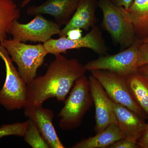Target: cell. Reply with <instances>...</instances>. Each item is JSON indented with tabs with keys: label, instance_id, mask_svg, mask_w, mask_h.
I'll list each match as a JSON object with an SVG mask.
<instances>
[{
	"label": "cell",
	"instance_id": "1",
	"mask_svg": "<svg viewBox=\"0 0 148 148\" xmlns=\"http://www.w3.org/2000/svg\"><path fill=\"white\" fill-rule=\"evenodd\" d=\"M86 71L75 58L68 59L61 54L56 56L45 74L27 84L26 104L41 105L51 98L59 102L65 101L75 83Z\"/></svg>",
	"mask_w": 148,
	"mask_h": 148
},
{
	"label": "cell",
	"instance_id": "2",
	"mask_svg": "<svg viewBox=\"0 0 148 148\" xmlns=\"http://www.w3.org/2000/svg\"><path fill=\"white\" fill-rule=\"evenodd\" d=\"M93 104L89 79L84 75L75 83L65 105L58 114L59 127L64 130L80 127L85 115Z\"/></svg>",
	"mask_w": 148,
	"mask_h": 148
},
{
	"label": "cell",
	"instance_id": "3",
	"mask_svg": "<svg viewBox=\"0 0 148 148\" xmlns=\"http://www.w3.org/2000/svg\"><path fill=\"white\" fill-rule=\"evenodd\" d=\"M1 44L17 65L18 73L27 84L36 77L38 69L49 54L43 43L28 45L12 39H6Z\"/></svg>",
	"mask_w": 148,
	"mask_h": 148
},
{
	"label": "cell",
	"instance_id": "4",
	"mask_svg": "<svg viewBox=\"0 0 148 148\" xmlns=\"http://www.w3.org/2000/svg\"><path fill=\"white\" fill-rule=\"evenodd\" d=\"M98 6L103 12V27L113 40L123 48L134 43L136 34L127 10L110 0H98Z\"/></svg>",
	"mask_w": 148,
	"mask_h": 148
},
{
	"label": "cell",
	"instance_id": "5",
	"mask_svg": "<svg viewBox=\"0 0 148 148\" xmlns=\"http://www.w3.org/2000/svg\"><path fill=\"white\" fill-rule=\"evenodd\" d=\"M0 58L4 62L6 77L0 90V104L9 111L23 108L27 102V84L20 76L5 48L0 44Z\"/></svg>",
	"mask_w": 148,
	"mask_h": 148
},
{
	"label": "cell",
	"instance_id": "6",
	"mask_svg": "<svg viewBox=\"0 0 148 148\" xmlns=\"http://www.w3.org/2000/svg\"><path fill=\"white\" fill-rule=\"evenodd\" d=\"M90 72L112 101L126 107L143 119L148 117L133 98L125 77L105 70Z\"/></svg>",
	"mask_w": 148,
	"mask_h": 148
},
{
	"label": "cell",
	"instance_id": "7",
	"mask_svg": "<svg viewBox=\"0 0 148 148\" xmlns=\"http://www.w3.org/2000/svg\"><path fill=\"white\" fill-rule=\"evenodd\" d=\"M139 41L119 53L101 56L88 62L85 65L86 71L105 70L121 76L126 77L138 71V46Z\"/></svg>",
	"mask_w": 148,
	"mask_h": 148
},
{
	"label": "cell",
	"instance_id": "8",
	"mask_svg": "<svg viewBox=\"0 0 148 148\" xmlns=\"http://www.w3.org/2000/svg\"><path fill=\"white\" fill-rule=\"evenodd\" d=\"M61 30V26L55 21L39 14L27 24H21L15 20L12 24L9 34L12 36L13 39L21 42L31 41L44 44L52 36L59 35Z\"/></svg>",
	"mask_w": 148,
	"mask_h": 148
},
{
	"label": "cell",
	"instance_id": "9",
	"mask_svg": "<svg viewBox=\"0 0 148 148\" xmlns=\"http://www.w3.org/2000/svg\"><path fill=\"white\" fill-rule=\"evenodd\" d=\"M49 53L56 56L61 53H67L70 49H90L100 55L105 54L107 51L105 41L98 26L92 27L91 31L78 40L69 39L66 37L54 39H50L44 43Z\"/></svg>",
	"mask_w": 148,
	"mask_h": 148
},
{
	"label": "cell",
	"instance_id": "10",
	"mask_svg": "<svg viewBox=\"0 0 148 148\" xmlns=\"http://www.w3.org/2000/svg\"><path fill=\"white\" fill-rule=\"evenodd\" d=\"M88 79L95 108V131L98 133L112 123L118 124L117 121L114 113L112 100L103 86L91 75Z\"/></svg>",
	"mask_w": 148,
	"mask_h": 148
},
{
	"label": "cell",
	"instance_id": "11",
	"mask_svg": "<svg viewBox=\"0 0 148 148\" xmlns=\"http://www.w3.org/2000/svg\"><path fill=\"white\" fill-rule=\"evenodd\" d=\"M24 108L25 116L34 123L50 148L65 147L53 126V111L44 108L42 105L26 104Z\"/></svg>",
	"mask_w": 148,
	"mask_h": 148
},
{
	"label": "cell",
	"instance_id": "12",
	"mask_svg": "<svg viewBox=\"0 0 148 148\" xmlns=\"http://www.w3.org/2000/svg\"><path fill=\"white\" fill-rule=\"evenodd\" d=\"M78 0H47L40 5H33L27 9L30 16L42 14L53 16L58 25H66L76 10Z\"/></svg>",
	"mask_w": 148,
	"mask_h": 148
},
{
	"label": "cell",
	"instance_id": "13",
	"mask_svg": "<svg viewBox=\"0 0 148 148\" xmlns=\"http://www.w3.org/2000/svg\"><path fill=\"white\" fill-rule=\"evenodd\" d=\"M112 103L123 138L137 143L144 133L147 123L144 119L125 106L112 100Z\"/></svg>",
	"mask_w": 148,
	"mask_h": 148
},
{
	"label": "cell",
	"instance_id": "14",
	"mask_svg": "<svg viewBox=\"0 0 148 148\" xmlns=\"http://www.w3.org/2000/svg\"><path fill=\"white\" fill-rule=\"evenodd\" d=\"M97 6V0H78L75 11L69 23L61 29L59 38L66 37L71 29L78 28L87 31L95 26L98 21L95 14Z\"/></svg>",
	"mask_w": 148,
	"mask_h": 148
},
{
	"label": "cell",
	"instance_id": "15",
	"mask_svg": "<svg viewBox=\"0 0 148 148\" xmlns=\"http://www.w3.org/2000/svg\"><path fill=\"white\" fill-rule=\"evenodd\" d=\"M123 138L118 125L112 123L93 137L82 140L73 148H105Z\"/></svg>",
	"mask_w": 148,
	"mask_h": 148
},
{
	"label": "cell",
	"instance_id": "16",
	"mask_svg": "<svg viewBox=\"0 0 148 148\" xmlns=\"http://www.w3.org/2000/svg\"><path fill=\"white\" fill-rule=\"evenodd\" d=\"M127 11L138 40L148 38V0H133Z\"/></svg>",
	"mask_w": 148,
	"mask_h": 148
},
{
	"label": "cell",
	"instance_id": "17",
	"mask_svg": "<svg viewBox=\"0 0 148 148\" xmlns=\"http://www.w3.org/2000/svg\"><path fill=\"white\" fill-rule=\"evenodd\" d=\"M125 78L133 98L148 117V77L138 70Z\"/></svg>",
	"mask_w": 148,
	"mask_h": 148
},
{
	"label": "cell",
	"instance_id": "18",
	"mask_svg": "<svg viewBox=\"0 0 148 148\" xmlns=\"http://www.w3.org/2000/svg\"><path fill=\"white\" fill-rule=\"evenodd\" d=\"M20 17V10L13 0H0V44L7 39L12 24Z\"/></svg>",
	"mask_w": 148,
	"mask_h": 148
},
{
	"label": "cell",
	"instance_id": "19",
	"mask_svg": "<svg viewBox=\"0 0 148 148\" xmlns=\"http://www.w3.org/2000/svg\"><path fill=\"white\" fill-rule=\"evenodd\" d=\"M27 130L24 138L25 142L33 148H49L34 123L28 120Z\"/></svg>",
	"mask_w": 148,
	"mask_h": 148
},
{
	"label": "cell",
	"instance_id": "20",
	"mask_svg": "<svg viewBox=\"0 0 148 148\" xmlns=\"http://www.w3.org/2000/svg\"><path fill=\"white\" fill-rule=\"evenodd\" d=\"M28 120L23 122L3 125L0 127V138L14 135L24 137L27 130Z\"/></svg>",
	"mask_w": 148,
	"mask_h": 148
},
{
	"label": "cell",
	"instance_id": "21",
	"mask_svg": "<svg viewBox=\"0 0 148 148\" xmlns=\"http://www.w3.org/2000/svg\"><path fill=\"white\" fill-rule=\"evenodd\" d=\"M138 68L148 64V42L140 41L138 46Z\"/></svg>",
	"mask_w": 148,
	"mask_h": 148
},
{
	"label": "cell",
	"instance_id": "22",
	"mask_svg": "<svg viewBox=\"0 0 148 148\" xmlns=\"http://www.w3.org/2000/svg\"><path fill=\"white\" fill-rule=\"evenodd\" d=\"M109 148H139L138 143L131 140L122 138L113 143Z\"/></svg>",
	"mask_w": 148,
	"mask_h": 148
},
{
	"label": "cell",
	"instance_id": "23",
	"mask_svg": "<svg viewBox=\"0 0 148 148\" xmlns=\"http://www.w3.org/2000/svg\"><path fill=\"white\" fill-rule=\"evenodd\" d=\"M82 29H71L67 32L66 38L70 40H78L82 37Z\"/></svg>",
	"mask_w": 148,
	"mask_h": 148
},
{
	"label": "cell",
	"instance_id": "24",
	"mask_svg": "<svg viewBox=\"0 0 148 148\" xmlns=\"http://www.w3.org/2000/svg\"><path fill=\"white\" fill-rule=\"evenodd\" d=\"M137 143L139 148H148V123L147 124L144 133L138 140Z\"/></svg>",
	"mask_w": 148,
	"mask_h": 148
},
{
	"label": "cell",
	"instance_id": "25",
	"mask_svg": "<svg viewBox=\"0 0 148 148\" xmlns=\"http://www.w3.org/2000/svg\"><path fill=\"white\" fill-rule=\"evenodd\" d=\"M110 1L115 5L122 7L127 10L133 0H110Z\"/></svg>",
	"mask_w": 148,
	"mask_h": 148
},
{
	"label": "cell",
	"instance_id": "26",
	"mask_svg": "<svg viewBox=\"0 0 148 148\" xmlns=\"http://www.w3.org/2000/svg\"><path fill=\"white\" fill-rule=\"evenodd\" d=\"M138 70L143 73L145 74L148 77V64L140 67L138 69Z\"/></svg>",
	"mask_w": 148,
	"mask_h": 148
},
{
	"label": "cell",
	"instance_id": "27",
	"mask_svg": "<svg viewBox=\"0 0 148 148\" xmlns=\"http://www.w3.org/2000/svg\"><path fill=\"white\" fill-rule=\"evenodd\" d=\"M32 1H33V0H24V1L22 2V3H21V8H23L26 6V5H28L30 2Z\"/></svg>",
	"mask_w": 148,
	"mask_h": 148
},
{
	"label": "cell",
	"instance_id": "28",
	"mask_svg": "<svg viewBox=\"0 0 148 148\" xmlns=\"http://www.w3.org/2000/svg\"><path fill=\"white\" fill-rule=\"evenodd\" d=\"M142 42H148V38H147L146 39H144L141 41Z\"/></svg>",
	"mask_w": 148,
	"mask_h": 148
}]
</instances>
